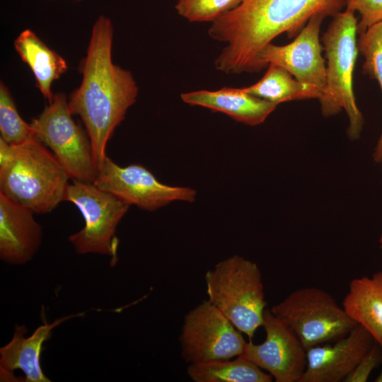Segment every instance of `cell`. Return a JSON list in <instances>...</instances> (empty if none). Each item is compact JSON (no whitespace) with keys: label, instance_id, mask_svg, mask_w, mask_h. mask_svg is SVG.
Returning <instances> with one entry per match:
<instances>
[{"label":"cell","instance_id":"1","mask_svg":"<svg viewBox=\"0 0 382 382\" xmlns=\"http://www.w3.org/2000/svg\"><path fill=\"white\" fill-rule=\"evenodd\" d=\"M345 6L346 0H243L209 29L226 44L215 66L226 74L255 72L259 53L276 37H294L313 16H335Z\"/></svg>","mask_w":382,"mask_h":382},{"label":"cell","instance_id":"2","mask_svg":"<svg viewBox=\"0 0 382 382\" xmlns=\"http://www.w3.org/2000/svg\"><path fill=\"white\" fill-rule=\"evenodd\" d=\"M112 37L111 21L100 16L83 61L81 83L68 100L71 113L80 116L84 123L97 170L107 156L108 140L138 94L131 72L112 62Z\"/></svg>","mask_w":382,"mask_h":382},{"label":"cell","instance_id":"3","mask_svg":"<svg viewBox=\"0 0 382 382\" xmlns=\"http://www.w3.org/2000/svg\"><path fill=\"white\" fill-rule=\"evenodd\" d=\"M69 175L35 137L16 145L0 138V192L35 214L64 201Z\"/></svg>","mask_w":382,"mask_h":382},{"label":"cell","instance_id":"4","mask_svg":"<svg viewBox=\"0 0 382 382\" xmlns=\"http://www.w3.org/2000/svg\"><path fill=\"white\" fill-rule=\"evenodd\" d=\"M353 10L347 8L333 16L322 42L326 59V86L318 99L322 114L335 115L342 110L347 113V134L357 139L364 126L353 91V71L358 54L357 19Z\"/></svg>","mask_w":382,"mask_h":382},{"label":"cell","instance_id":"5","mask_svg":"<svg viewBox=\"0 0 382 382\" xmlns=\"http://www.w3.org/2000/svg\"><path fill=\"white\" fill-rule=\"evenodd\" d=\"M204 279L208 301L251 340L267 306L257 264L235 255L208 270Z\"/></svg>","mask_w":382,"mask_h":382},{"label":"cell","instance_id":"6","mask_svg":"<svg viewBox=\"0 0 382 382\" xmlns=\"http://www.w3.org/2000/svg\"><path fill=\"white\" fill-rule=\"evenodd\" d=\"M270 311L296 334L306 351L345 337L357 325L330 294L313 286L293 291Z\"/></svg>","mask_w":382,"mask_h":382},{"label":"cell","instance_id":"7","mask_svg":"<svg viewBox=\"0 0 382 382\" xmlns=\"http://www.w3.org/2000/svg\"><path fill=\"white\" fill-rule=\"evenodd\" d=\"M64 201L75 204L85 221L81 230L69 237L75 251L82 255H108L117 262L118 241L115 232L130 204L93 183L76 180L68 185Z\"/></svg>","mask_w":382,"mask_h":382},{"label":"cell","instance_id":"8","mask_svg":"<svg viewBox=\"0 0 382 382\" xmlns=\"http://www.w3.org/2000/svg\"><path fill=\"white\" fill-rule=\"evenodd\" d=\"M71 115L65 94L57 93L30 125L35 137L52 151L72 180L93 183L98 170L91 140Z\"/></svg>","mask_w":382,"mask_h":382},{"label":"cell","instance_id":"9","mask_svg":"<svg viewBox=\"0 0 382 382\" xmlns=\"http://www.w3.org/2000/svg\"><path fill=\"white\" fill-rule=\"evenodd\" d=\"M181 356L189 364L230 359L243 354L247 342L229 319L208 300L184 318Z\"/></svg>","mask_w":382,"mask_h":382},{"label":"cell","instance_id":"10","mask_svg":"<svg viewBox=\"0 0 382 382\" xmlns=\"http://www.w3.org/2000/svg\"><path fill=\"white\" fill-rule=\"evenodd\" d=\"M93 184L130 205L149 211L173 201L192 202L196 197V191L192 188L163 184L145 167L139 164L121 167L108 156Z\"/></svg>","mask_w":382,"mask_h":382},{"label":"cell","instance_id":"11","mask_svg":"<svg viewBox=\"0 0 382 382\" xmlns=\"http://www.w3.org/2000/svg\"><path fill=\"white\" fill-rule=\"evenodd\" d=\"M263 342H247L244 355L277 382H299L306 367V349L296 334L270 310L264 313Z\"/></svg>","mask_w":382,"mask_h":382},{"label":"cell","instance_id":"12","mask_svg":"<svg viewBox=\"0 0 382 382\" xmlns=\"http://www.w3.org/2000/svg\"><path fill=\"white\" fill-rule=\"evenodd\" d=\"M322 14L313 16L291 43L278 46L269 43L259 53L256 71L269 64L289 71L296 80L318 88L323 93L326 86V65L320 41Z\"/></svg>","mask_w":382,"mask_h":382},{"label":"cell","instance_id":"13","mask_svg":"<svg viewBox=\"0 0 382 382\" xmlns=\"http://www.w3.org/2000/svg\"><path fill=\"white\" fill-rule=\"evenodd\" d=\"M375 340L357 324L345 337L308 349L306 367L299 382H340L354 370Z\"/></svg>","mask_w":382,"mask_h":382},{"label":"cell","instance_id":"14","mask_svg":"<svg viewBox=\"0 0 382 382\" xmlns=\"http://www.w3.org/2000/svg\"><path fill=\"white\" fill-rule=\"evenodd\" d=\"M31 209L0 192V259L23 265L37 252L42 238L41 225Z\"/></svg>","mask_w":382,"mask_h":382},{"label":"cell","instance_id":"15","mask_svg":"<svg viewBox=\"0 0 382 382\" xmlns=\"http://www.w3.org/2000/svg\"><path fill=\"white\" fill-rule=\"evenodd\" d=\"M85 313L65 316L51 323L45 320L29 337H24L27 332L25 325L16 326L11 341L0 348L1 381L15 379L13 371L19 369L25 375V382H50L40 366V355L44 342L51 336L52 330L66 320L81 317Z\"/></svg>","mask_w":382,"mask_h":382},{"label":"cell","instance_id":"16","mask_svg":"<svg viewBox=\"0 0 382 382\" xmlns=\"http://www.w3.org/2000/svg\"><path fill=\"white\" fill-rule=\"evenodd\" d=\"M183 102L221 112L248 125L262 123L277 104L253 96L242 88L224 87L218 91H197L181 94Z\"/></svg>","mask_w":382,"mask_h":382},{"label":"cell","instance_id":"17","mask_svg":"<svg viewBox=\"0 0 382 382\" xmlns=\"http://www.w3.org/2000/svg\"><path fill=\"white\" fill-rule=\"evenodd\" d=\"M342 306L348 316L366 329L382 348V271L353 279Z\"/></svg>","mask_w":382,"mask_h":382},{"label":"cell","instance_id":"18","mask_svg":"<svg viewBox=\"0 0 382 382\" xmlns=\"http://www.w3.org/2000/svg\"><path fill=\"white\" fill-rule=\"evenodd\" d=\"M14 47L21 59L33 71L36 86L45 98L52 102L51 86L68 69L66 60L47 46L31 30L22 31L14 40Z\"/></svg>","mask_w":382,"mask_h":382},{"label":"cell","instance_id":"19","mask_svg":"<svg viewBox=\"0 0 382 382\" xmlns=\"http://www.w3.org/2000/svg\"><path fill=\"white\" fill-rule=\"evenodd\" d=\"M268 65L264 76L255 84L242 88L244 91L277 105L295 100L320 98L322 91L318 88L299 81L277 64Z\"/></svg>","mask_w":382,"mask_h":382},{"label":"cell","instance_id":"20","mask_svg":"<svg viewBox=\"0 0 382 382\" xmlns=\"http://www.w3.org/2000/svg\"><path fill=\"white\" fill-rule=\"evenodd\" d=\"M231 359L190 364L187 374L195 382H271L274 379L243 354Z\"/></svg>","mask_w":382,"mask_h":382},{"label":"cell","instance_id":"21","mask_svg":"<svg viewBox=\"0 0 382 382\" xmlns=\"http://www.w3.org/2000/svg\"><path fill=\"white\" fill-rule=\"evenodd\" d=\"M358 50L364 57L363 71L376 79L382 91V21L359 33ZM382 152V132L374 153V159L380 163Z\"/></svg>","mask_w":382,"mask_h":382},{"label":"cell","instance_id":"22","mask_svg":"<svg viewBox=\"0 0 382 382\" xmlns=\"http://www.w3.org/2000/svg\"><path fill=\"white\" fill-rule=\"evenodd\" d=\"M1 139L9 144H22L34 137L30 123L25 122L18 112L8 87L0 83Z\"/></svg>","mask_w":382,"mask_h":382},{"label":"cell","instance_id":"23","mask_svg":"<svg viewBox=\"0 0 382 382\" xmlns=\"http://www.w3.org/2000/svg\"><path fill=\"white\" fill-rule=\"evenodd\" d=\"M243 0H178V14L192 22L214 21Z\"/></svg>","mask_w":382,"mask_h":382},{"label":"cell","instance_id":"24","mask_svg":"<svg viewBox=\"0 0 382 382\" xmlns=\"http://www.w3.org/2000/svg\"><path fill=\"white\" fill-rule=\"evenodd\" d=\"M346 7L361 16L357 24L359 34L382 21V0H346Z\"/></svg>","mask_w":382,"mask_h":382},{"label":"cell","instance_id":"25","mask_svg":"<svg viewBox=\"0 0 382 382\" xmlns=\"http://www.w3.org/2000/svg\"><path fill=\"white\" fill-rule=\"evenodd\" d=\"M380 364H382V348L375 342L344 381L365 382L368 381L371 371Z\"/></svg>","mask_w":382,"mask_h":382},{"label":"cell","instance_id":"26","mask_svg":"<svg viewBox=\"0 0 382 382\" xmlns=\"http://www.w3.org/2000/svg\"><path fill=\"white\" fill-rule=\"evenodd\" d=\"M376 382H382V369L380 374L375 379Z\"/></svg>","mask_w":382,"mask_h":382},{"label":"cell","instance_id":"27","mask_svg":"<svg viewBox=\"0 0 382 382\" xmlns=\"http://www.w3.org/2000/svg\"><path fill=\"white\" fill-rule=\"evenodd\" d=\"M379 243H380V247L382 248V234L379 238Z\"/></svg>","mask_w":382,"mask_h":382},{"label":"cell","instance_id":"28","mask_svg":"<svg viewBox=\"0 0 382 382\" xmlns=\"http://www.w3.org/2000/svg\"><path fill=\"white\" fill-rule=\"evenodd\" d=\"M382 163V152H381V162Z\"/></svg>","mask_w":382,"mask_h":382},{"label":"cell","instance_id":"29","mask_svg":"<svg viewBox=\"0 0 382 382\" xmlns=\"http://www.w3.org/2000/svg\"><path fill=\"white\" fill-rule=\"evenodd\" d=\"M77 1H81V0H77Z\"/></svg>","mask_w":382,"mask_h":382}]
</instances>
